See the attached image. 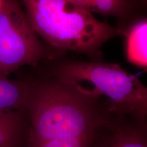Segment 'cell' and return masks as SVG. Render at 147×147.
Segmentation results:
<instances>
[{
    "instance_id": "1",
    "label": "cell",
    "mask_w": 147,
    "mask_h": 147,
    "mask_svg": "<svg viewBox=\"0 0 147 147\" xmlns=\"http://www.w3.org/2000/svg\"><path fill=\"white\" fill-rule=\"evenodd\" d=\"M33 29L45 44L59 51H74L100 58L108 40L123 30L101 21L71 0H21Z\"/></svg>"
},
{
    "instance_id": "2",
    "label": "cell",
    "mask_w": 147,
    "mask_h": 147,
    "mask_svg": "<svg viewBox=\"0 0 147 147\" xmlns=\"http://www.w3.org/2000/svg\"><path fill=\"white\" fill-rule=\"evenodd\" d=\"M94 103L55 78L32 82L25 109L31 121L28 142L96 136L103 119Z\"/></svg>"
},
{
    "instance_id": "3",
    "label": "cell",
    "mask_w": 147,
    "mask_h": 147,
    "mask_svg": "<svg viewBox=\"0 0 147 147\" xmlns=\"http://www.w3.org/2000/svg\"><path fill=\"white\" fill-rule=\"evenodd\" d=\"M55 78L95 102L104 95L109 110L143 120L147 111V88L140 78L119 64L99 61H67L53 71Z\"/></svg>"
},
{
    "instance_id": "4",
    "label": "cell",
    "mask_w": 147,
    "mask_h": 147,
    "mask_svg": "<svg viewBox=\"0 0 147 147\" xmlns=\"http://www.w3.org/2000/svg\"><path fill=\"white\" fill-rule=\"evenodd\" d=\"M49 53L19 0H1L0 75L8 77L24 65L36 66Z\"/></svg>"
},
{
    "instance_id": "5",
    "label": "cell",
    "mask_w": 147,
    "mask_h": 147,
    "mask_svg": "<svg viewBox=\"0 0 147 147\" xmlns=\"http://www.w3.org/2000/svg\"><path fill=\"white\" fill-rule=\"evenodd\" d=\"M125 53L129 63L138 67H147V21L146 17L137 18L125 29Z\"/></svg>"
},
{
    "instance_id": "6",
    "label": "cell",
    "mask_w": 147,
    "mask_h": 147,
    "mask_svg": "<svg viewBox=\"0 0 147 147\" xmlns=\"http://www.w3.org/2000/svg\"><path fill=\"white\" fill-rule=\"evenodd\" d=\"M138 0H91L89 11L104 16H114L118 19L117 27L125 30L136 18L138 8Z\"/></svg>"
},
{
    "instance_id": "7",
    "label": "cell",
    "mask_w": 147,
    "mask_h": 147,
    "mask_svg": "<svg viewBox=\"0 0 147 147\" xmlns=\"http://www.w3.org/2000/svg\"><path fill=\"white\" fill-rule=\"evenodd\" d=\"M32 84L0 75V110H25Z\"/></svg>"
},
{
    "instance_id": "8",
    "label": "cell",
    "mask_w": 147,
    "mask_h": 147,
    "mask_svg": "<svg viewBox=\"0 0 147 147\" xmlns=\"http://www.w3.org/2000/svg\"><path fill=\"white\" fill-rule=\"evenodd\" d=\"M22 112L0 110V147H20L23 129Z\"/></svg>"
},
{
    "instance_id": "9",
    "label": "cell",
    "mask_w": 147,
    "mask_h": 147,
    "mask_svg": "<svg viewBox=\"0 0 147 147\" xmlns=\"http://www.w3.org/2000/svg\"><path fill=\"white\" fill-rule=\"evenodd\" d=\"M96 147H147L144 136L131 128L115 129L99 141Z\"/></svg>"
},
{
    "instance_id": "10",
    "label": "cell",
    "mask_w": 147,
    "mask_h": 147,
    "mask_svg": "<svg viewBox=\"0 0 147 147\" xmlns=\"http://www.w3.org/2000/svg\"><path fill=\"white\" fill-rule=\"evenodd\" d=\"M95 136L84 137H62L28 142L29 147H90Z\"/></svg>"
},
{
    "instance_id": "11",
    "label": "cell",
    "mask_w": 147,
    "mask_h": 147,
    "mask_svg": "<svg viewBox=\"0 0 147 147\" xmlns=\"http://www.w3.org/2000/svg\"><path fill=\"white\" fill-rule=\"evenodd\" d=\"M138 1L139 2L142 3L143 5L146 4V0H138Z\"/></svg>"
},
{
    "instance_id": "12",
    "label": "cell",
    "mask_w": 147,
    "mask_h": 147,
    "mask_svg": "<svg viewBox=\"0 0 147 147\" xmlns=\"http://www.w3.org/2000/svg\"><path fill=\"white\" fill-rule=\"evenodd\" d=\"M0 2H1V0H0Z\"/></svg>"
}]
</instances>
